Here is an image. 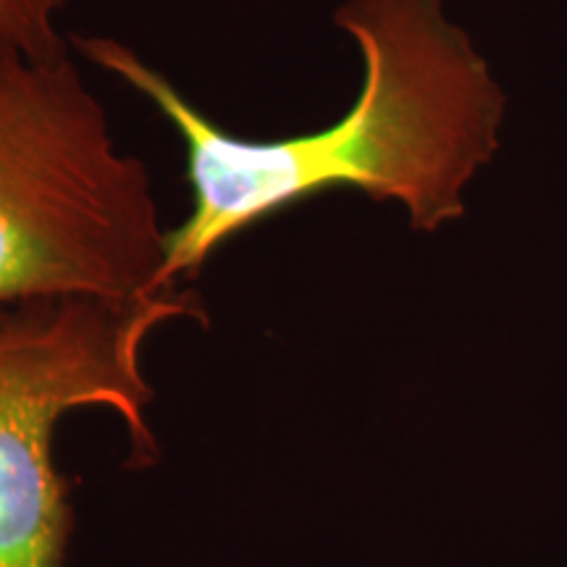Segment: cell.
<instances>
[{
    "label": "cell",
    "mask_w": 567,
    "mask_h": 567,
    "mask_svg": "<svg viewBox=\"0 0 567 567\" xmlns=\"http://www.w3.org/2000/svg\"><path fill=\"white\" fill-rule=\"evenodd\" d=\"M205 308L193 289L140 300H51L0 310V567H66L74 513L55 431L84 408L126 425L132 460L158 457L145 350L163 326Z\"/></svg>",
    "instance_id": "cell-3"
},
{
    "label": "cell",
    "mask_w": 567,
    "mask_h": 567,
    "mask_svg": "<svg viewBox=\"0 0 567 567\" xmlns=\"http://www.w3.org/2000/svg\"><path fill=\"white\" fill-rule=\"evenodd\" d=\"M66 0H0V45L55 59L69 53L61 34Z\"/></svg>",
    "instance_id": "cell-4"
},
{
    "label": "cell",
    "mask_w": 567,
    "mask_h": 567,
    "mask_svg": "<svg viewBox=\"0 0 567 567\" xmlns=\"http://www.w3.org/2000/svg\"><path fill=\"white\" fill-rule=\"evenodd\" d=\"M334 24L358 45L363 87L334 124L289 137L224 130L122 40L76 38L84 61L122 80L176 132L189 210L168 229L166 276L179 287L276 213L358 189L396 203L415 231L465 213V189L499 151L505 95L442 0H344Z\"/></svg>",
    "instance_id": "cell-1"
},
{
    "label": "cell",
    "mask_w": 567,
    "mask_h": 567,
    "mask_svg": "<svg viewBox=\"0 0 567 567\" xmlns=\"http://www.w3.org/2000/svg\"><path fill=\"white\" fill-rule=\"evenodd\" d=\"M166 239L147 166L71 55L0 45V310L168 292Z\"/></svg>",
    "instance_id": "cell-2"
}]
</instances>
